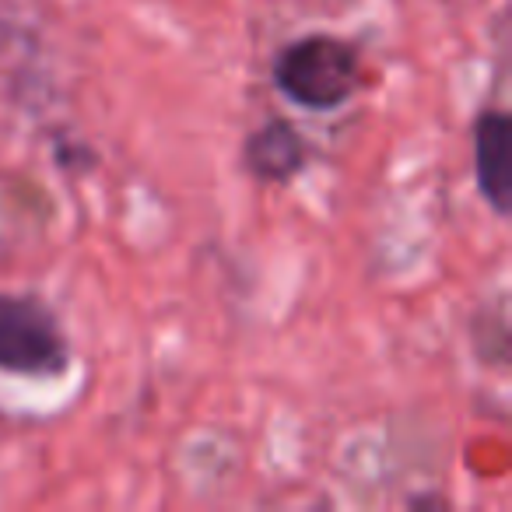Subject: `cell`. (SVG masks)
<instances>
[{"instance_id":"1","label":"cell","mask_w":512,"mask_h":512,"mask_svg":"<svg viewBox=\"0 0 512 512\" xmlns=\"http://www.w3.org/2000/svg\"><path fill=\"white\" fill-rule=\"evenodd\" d=\"M362 78V57L337 36H306L288 43L274 60V85L288 102L313 113L341 109Z\"/></svg>"},{"instance_id":"2","label":"cell","mask_w":512,"mask_h":512,"mask_svg":"<svg viewBox=\"0 0 512 512\" xmlns=\"http://www.w3.org/2000/svg\"><path fill=\"white\" fill-rule=\"evenodd\" d=\"M71 365V344L57 313L39 295L0 292V372L53 379Z\"/></svg>"},{"instance_id":"3","label":"cell","mask_w":512,"mask_h":512,"mask_svg":"<svg viewBox=\"0 0 512 512\" xmlns=\"http://www.w3.org/2000/svg\"><path fill=\"white\" fill-rule=\"evenodd\" d=\"M474 176L488 207L505 218L512 204V120L502 109L481 113L474 127Z\"/></svg>"},{"instance_id":"4","label":"cell","mask_w":512,"mask_h":512,"mask_svg":"<svg viewBox=\"0 0 512 512\" xmlns=\"http://www.w3.org/2000/svg\"><path fill=\"white\" fill-rule=\"evenodd\" d=\"M309 162V144L288 120H271L253 130L242 148V165L260 183H288Z\"/></svg>"}]
</instances>
